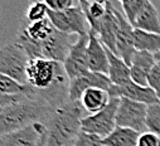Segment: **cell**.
Segmentation results:
<instances>
[{
  "instance_id": "cell-7",
  "label": "cell",
  "mask_w": 160,
  "mask_h": 146,
  "mask_svg": "<svg viewBox=\"0 0 160 146\" xmlns=\"http://www.w3.org/2000/svg\"><path fill=\"white\" fill-rule=\"evenodd\" d=\"M146 111L148 105L131 101L129 98H120L117 114H116V126L132 129L140 134L146 132Z\"/></svg>"
},
{
  "instance_id": "cell-25",
  "label": "cell",
  "mask_w": 160,
  "mask_h": 146,
  "mask_svg": "<svg viewBox=\"0 0 160 146\" xmlns=\"http://www.w3.org/2000/svg\"><path fill=\"white\" fill-rule=\"evenodd\" d=\"M145 125H146V131L154 132L160 136V103H154L148 106Z\"/></svg>"
},
{
  "instance_id": "cell-31",
  "label": "cell",
  "mask_w": 160,
  "mask_h": 146,
  "mask_svg": "<svg viewBox=\"0 0 160 146\" xmlns=\"http://www.w3.org/2000/svg\"><path fill=\"white\" fill-rule=\"evenodd\" d=\"M24 97L27 96H23V95H18V96H9V95H3L0 93V114H2L7 107H9L10 105L23 100Z\"/></svg>"
},
{
  "instance_id": "cell-28",
  "label": "cell",
  "mask_w": 160,
  "mask_h": 146,
  "mask_svg": "<svg viewBox=\"0 0 160 146\" xmlns=\"http://www.w3.org/2000/svg\"><path fill=\"white\" fill-rule=\"evenodd\" d=\"M148 86L156 93L160 101V62H156L151 68L148 77Z\"/></svg>"
},
{
  "instance_id": "cell-11",
  "label": "cell",
  "mask_w": 160,
  "mask_h": 146,
  "mask_svg": "<svg viewBox=\"0 0 160 146\" xmlns=\"http://www.w3.org/2000/svg\"><path fill=\"white\" fill-rule=\"evenodd\" d=\"M111 86L112 83L108 76L88 71L69 81V101L73 102L79 101L83 92L87 91L88 88H102L108 91Z\"/></svg>"
},
{
  "instance_id": "cell-22",
  "label": "cell",
  "mask_w": 160,
  "mask_h": 146,
  "mask_svg": "<svg viewBox=\"0 0 160 146\" xmlns=\"http://www.w3.org/2000/svg\"><path fill=\"white\" fill-rule=\"evenodd\" d=\"M134 43H135L136 51H145V52L156 54L160 52V34L135 29Z\"/></svg>"
},
{
  "instance_id": "cell-26",
  "label": "cell",
  "mask_w": 160,
  "mask_h": 146,
  "mask_svg": "<svg viewBox=\"0 0 160 146\" xmlns=\"http://www.w3.org/2000/svg\"><path fill=\"white\" fill-rule=\"evenodd\" d=\"M148 2H150V0H124L121 3L124 15L130 22L131 25L135 23V19L144 9V7L148 4Z\"/></svg>"
},
{
  "instance_id": "cell-5",
  "label": "cell",
  "mask_w": 160,
  "mask_h": 146,
  "mask_svg": "<svg viewBox=\"0 0 160 146\" xmlns=\"http://www.w3.org/2000/svg\"><path fill=\"white\" fill-rule=\"evenodd\" d=\"M47 18L51 20L53 27L66 34L72 35H87V20L83 14V10L81 7H72L69 9L62 10V12H54L49 10L47 12Z\"/></svg>"
},
{
  "instance_id": "cell-9",
  "label": "cell",
  "mask_w": 160,
  "mask_h": 146,
  "mask_svg": "<svg viewBox=\"0 0 160 146\" xmlns=\"http://www.w3.org/2000/svg\"><path fill=\"white\" fill-rule=\"evenodd\" d=\"M74 43V36L72 34H66L54 29L48 38L41 43L42 58L63 63Z\"/></svg>"
},
{
  "instance_id": "cell-30",
  "label": "cell",
  "mask_w": 160,
  "mask_h": 146,
  "mask_svg": "<svg viewBox=\"0 0 160 146\" xmlns=\"http://www.w3.org/2000/svg\"><path fill=\"white\" fill-rule=\"evenodd\" d=\"M43 3L49 10H54V12H62L74 7L73 0H43Z\"/></svg>"
},
{
  "instance_id": "cell-8",
  "label": "cell",
  "mask_w": 160,
  "mask_h": 146,
  "mask_svg": "<svg viewBox=\"0 0 160 146\" xmlns=\"http://www.w3.org/2000/svg\"><path fill=\"white\" fill-rule=\"evenodd\" d=\"M87 46H88V34L77 36L76 43L72 46L68 56L62 63L69 81L88 72Z\"/></svg>"
},
{
  "instance_id": "cell-10",
  "label": "cell",
  "mask_w": 160,
  "mask_h": 146,
  "mask_svg": "<svg viewBox=\"0 0 160 146\" xmlns=\"http://www.w3.org/2000/svg\"><path fill=\"white\" fill-rule=\"evenodd\" d=\"M115 14L117 17V33H116L117 56L126 64L130 66L132 56L136 52L135 43H134L135 28L130 24V22L126 19V17L121 12H118L117 8H115Z\"/></svg>"
},
{
  "instance_id": "cell-23",
  "label": "cell",
  "mask_w": 160,
  "mask_h": 146,
  "mask_svg": "<svg viewBox=\"0 0 160 146\" xmlns=\"http://www.w3.org/2000/svg\"><path fill=\"white\" fill-rule=\"evenodd\" d=\"M0 93L9 95V96L23 95L30 98L33 96V88L29 85L20 83L17 80L0 73Z\"/></svg>"
},
{
  "instance_id": "cell-29",
  "label": "cell",
  "mask_w": 160,
  "mask_h": 146,
  "mask_svg": "<svg viewBox=\"0 0 160 146\" xmlns=\"http://www.w3.org/2000/svg\"><path fill=\"white\" fill-rule=\"evenodd\" d=\"M138 146H160V136L154 132H142L138 140Z\"/></svg>"
},
{
  "instance_id": "cell-6",
  "label": "cell",
  "mask_w": 160,
  "mask_h": 146,
  "mask_svg": "<svg viewBox=\"0 0 160 146\" xmlns=\"http://www.w3.org/2000/svg\"><path fill=\"white\" fill-rule=\"evenodd\" d=\"M120 98L111 97L110 103L102 110V111L85 116L81 124V131L97 135L101 139L106 137L108 134L113 131L116 127V114L118 107Z\"/></svg>"
},
{
  "instance_id": "cell-1",
  "label": "cell",
  "mask_w": 160,
  "mask_h": 146,
  "mask_svg": "<svg viewBox=\"0 0 160 146\" xmlns=\"http://www.w3.org/2000/svg\"><path fill=\"white\" fill-rule=\"evenodd\" d=\"M54 108L39 98L24 97L0 114V135L19 131L37 122L47 124Z\"/></svg>"
},
{
  "instance_id": "cell-3",
  "label": "cell",
  "mask_w": 160,
  "mask_h": 146,
  "mask_svg": "<svg viewBox=\"0 0 160 146\" xmlns=\"http://www.w3.org/2000/svg\"><path fill=\"white\" fill-rule=\"evenodd\" d=\"M63 75H66V71L62 63L46 58H34L29 59L27 67V83L33 88V93L43 92L51 88Z\"/></svg>"
},
{
  "instance_id": "cell-17",
  "label": "cell",
  "mask_w": 160,
  "mask_h": 146,
  "mask_svg": "<svg viewBox=\"0 0 160 146\" xmlns=\"http://www.w3.org/2000/svg\"><path fill=\"white\" fill-rule=\"evenodd\" d=\"M110 101H111V96L108 91L102 88H88L79 98V103H81L85 111L88 112L90 115L102 111L110 103Z\"/></svg>"
},
{
  "instance_id": "cell-15",
  "label": "cell",
  "mask_w": 160,
  "mask_h": 146,
  "mask_svg": "<svg viewBox=\"0 0 160 146\" xmlns=\"http://www.w3.org/2000/svg\"><path fill=\"white\" fill-rule=\"evenodd\" d=\"M107 12L103 19L101 20L100 28L96 33L101 43L112 53L117 56V48H116V33H117V17L115 14V5L110 2L106 4Z\"/></svg>"
},
{
  "instance_id": "cell-12",
  "label": "cell",
  "mask_w": 160,
  "mask_h": 146,
  "mask_svg": "<svg viewBox=\"0 0 160 146\" xmlns=\"http://www.w3.org/2000/svg\"><path fill=\"white\" fill-rule=\"evenodd\" d=\"M108 93L111 97L117 98H129L131 101L141 102L145 105H154L160 103L156 93L149 87V86H140L132 81L122 85V86H111L108 90Z\"/></svg>"
},
{
  "instance_id": "cell-13",
  "label": "cell",
  "mask_w": 160,
  "mask_h": 146,
  "mask_svg": "<svg viewBox=\"0 0 160 146\" xmlns=\"http://www.w3.org/2000/svg\"><path fill=\"white\" fill-rule=\"evenodd\" d=\"M46 125L37 122L19 131L0 135V146H37Z\"/></svg>"
},
{
  "instance_id": "cell-36",
  "label": "cell",
  "mask_w": 160,
  "mask_h": 146,
  "mask_svg": "<svg viewBox=\"0 0 160 146\" xmlns=\"http://www.w3.org/2000/svg\"><path fill=\"white\" fill-rule=\"evenodd\" d=\"M71 145H72V144H71ZM71 145H68V146H71Z\"/></svg>"
},
{
  "instance_id": "cell-33",
  "label": "cell",
  "mask_w": 160,
  "mask_h": 146,
  "mask_svg": "<svg viewBox=\"0 0 160 146\" xmlns=\"http://www.w3.org/2000/svg\"><path fill=\"white\" fill-rule=\"evenodd\" d=\"M88 3H98V4H106L108 0H87Z\"/></svg>"
},
{
  "instance_id": "cell-4",
  "label": "cell",
  "mask_w": 160,
  "mask_h": 146,
  "mask_svg": "<svg viewBox=\"0 0 160 146\" xmlns=\"http://www.w3.org/2000/svg\"><path fill=\"white\" fill-rule=\"evenodd\" d=\"M29 57L25 51L15 42L0 48V73L27 83V67Z\"/></svg>"
},
{
  "instance_id": "cell-2",
  "label": "cell",
  "mask_w": 160,
  "mask_h": 146,
  "mask_svg": "<svg viewBox=\"0 0 160 146\" xmlns=\"http://www.w3.org/2000/svg\"><path fill=\"white\" fill-rule=\"evenodd\" d=\"M85 110L79 101H67L56 108L52 117L46 124L47 146H68L81 132Z\"/></svg>"
},
{
  "instance_id": "cell-18",
  "label": "cell",
  "mask_w": 160,
  "mask_h": 146,
  "mask_svg": "<svg viewBox=\"0 0 160 146\" xmlns=\"http://www.w3.org/2000/svg\"><path fill=\"white\" fill-rule=\"evenodd\" d=\"M132 27L135 29H140L144 32L160 34V15L151 0L148 2V4L140 12Z\"/></svg>"
},
{
  "instance_id": "cell-19",
  "label": "cell",
  "mask_w": 160,
  "mask_h": 146,
  "mask_svg": "<svg viewBox=\"0 0 160 146\" xmlns=\"http://www.w3.org/2000/svg\"><path fill=\"white\" fill-rule=\"evenodd\" d=\"M108 54V78L113 86H122L131 81L130 66L126 64L118 56L107 49Z\"/></svg>"
},
{
  "instance_id": "cell-21",
  "label": "cell",
  "mask_w": 160,
  "mask_h": 146,
  "mask_svg": "<svg viewBox=\"0 0 160 146\" xmlns=\"http://www.w3.org/2000/svg\"><path fill=\"white\" fill-rule=\"evenodd\" d=\"M107 4V3H106ZM106 4H98V3H88L87 0H78V5L82 8L83 14L86 17L87 24L90 27V30L95 34L97 33L101 20L106 15L107 7Z\"/></svg>"
},
{
  "instance_id": "cell-34",
  "label": "cell",
  "mask_w": 160,
  "mask_h": 146,
  "mask_svg": "<svg viewBox=\"0 0 160 146\" xmlns=\"http://www.w3.org/2000/svg\"><path fill=\"white\" fill-rule=\"evenodd\" d=\"M154 57H155V61L156 62H160V52L156 53V54H154Z\"/></svg>"
},
{
  "instance_id": "cell-24",
  "label": "cell",
  "mask_w": 160,
  "mask_h": 146,
  "mask_svg": "<svg viewBox=\"0 0 160 146\" xmlns=\"http://www.w3.org/2000/svg\"><path fill=\"white\" fill-rule=\"evenodd\" d=\"M30 2L32 3L24 14V19L28 23H35V22H41L46 19L48 8L43 3V0H30Z\"/></svg>"
},
{
  "instance_id": "cell-32",
  "label": "cell",
  "mask_w": 160,
  "mask_h": 146,
  "mask_svg": "<svg viewBox=\"0 0 160 146\" xmlns=\"http://www.w3.org/2000/svg\"><path fill=\"white\" fill-rule=\"evenodd\" d=\"M37 146H47V127L43 130L41 137H39V141H38Z\"/></svg>"
},
{
  "instance_id": "cell-27",
  "label": "cell",
  "mask_w": 160,
  "mask_h": 146,
  "mask_svg": "<svg viewBox=\"0 0 160 146\" xmlns=\"http://www.w3.org/2000/svg\"><path fill=\"white\" fill-rule=\"evenodd\" d=\"M71 146H103V144L100 136L81 131L77 135V137L74 139Z\"/></svg>"
},
{
  "instance_id": "cell-20",
  "label": "cell",
  "mask_w": 160,
  "mask_h": 146,
  "mask_svg": "<svg viewBox=\"0 0 160 146\" xmlns=\"http://www.w3.org/2000/svg\"><path fill=\"white\" fill-rule=\"evenodd\" d=\"M140 137V132L116 126L111 134L102 139L103 146H138V140Z\"/></svg>"
},
{
  "instance_id": "cell-35",
  "label": "cell",
  "mask_w": 160,
  "mask_h": 146,
  "mask_svg": "<svg viewBox=\"0 0 160 146\" xmlns=\"http://www.w3.org/2000/svg\"><path fill=\"white\" fill-rule=\"evenodd\" d=\"M117 2H120V3H122V2H124V0H117Z\"/></svg>"
},
{
  "instance_id": "cell-14",
  "label": "cell",
  "mask_w": 160,
  "mask_h": 146,
  "mask_svg": "<svg viewBox=\"0 0 160 146\" xmlns=\"http://www.w3.org/2000/svg\"><path fill=\"white\" fill-rule=\"evenodd\" d=\"M88 71L108 75V54L107 48L101 43L98 36L88 30V46H87Z\"/></svg>"
},
{
  "instance_id": "cell-16",
  "label": "cell",
  "mask_w": 160,
  "mask_h": 146,
  "mask_svg": "<svg viewBox=\"0 0 160 146\" xmlns=\"http://www.w3.org/2000/svg\"><path fill=\"white\" fill-rule=\"evenodd\" d=\"M155 63L156 61L152 53L145 51H136L132 56L130 64L131 81L140 86H148L149 73Z\"/></svg>"
}]
</instances>
